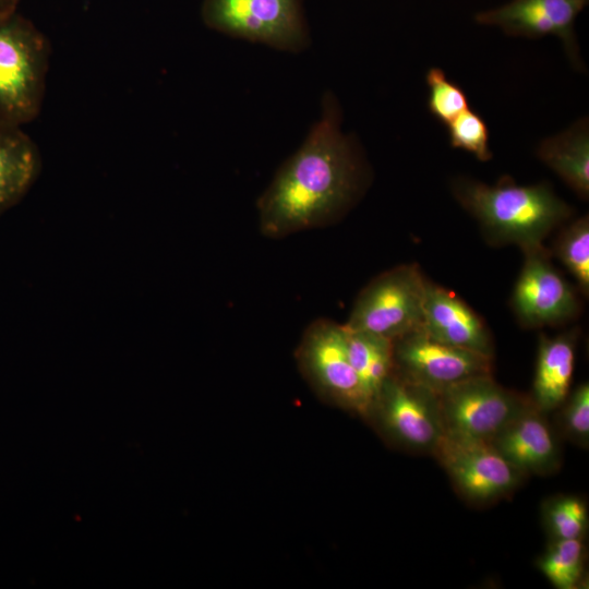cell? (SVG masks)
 <instances>
[{"label":"cell","instance_id":"obj_23","mask_svg":"<svg viewBox=\"0 0 589 589\" xmlns=\"http://www.w3.org/2000/svg\"><path fill=\"white\" fill-rule=\"evenodd\" d=\"M446 125L452 147L467 151L480 161H489L492 158L489 129L478 112L468 108Z\"/></svg>","mask_w":589,"mask_h":589},{"label":"cell","instance_id":"obj_5","mask_svg":"<svg viewBox=\"0 0 589 589\" xmlns=\"http://www.w3.org/2000/svg\"><path fill=\"white\" fill-rule=\"evenodd\" d=\"M202 17L214 31L277 50L296 53L310 44L299 0H204Z\"/></svg>","mask_w":589,"mask_h":589},{"label":"cell","instance_id":"obj_20","mask_svg":"<svg viewBox=\"0 0 589 589\" xmlns=\"http://www.w3.org/2000/svg\"><path fill=\"white\" fill-rule=\"evenodd\" d=\"M588 506L578 495L560 494L542 506V519L551 540L585 539L588 529Z\"/></svg>","mask_w":589,"mask_h":589},{"label":"cell","instance_id":"obj_16","mask_svg":"<svg viewBox=\"0 0 589 589\" xmlns=\"http://www.w3.org/2000/svg\"><path fill=\"white\" fill-rule=\"evenodd\" d=\"M40 154L21 128L0 124V215L16 205L40 172Z\"/></svg>","mask_w":589,"mask_h":589},{"label":"cell","instance_id":"obj_7","mask_svg":"<svg viewBox=\"0 0 589 589\" xmlns=\"http://www.w3.org/2000/svg\"><path fill=\"white\" fill-rule=\"evenodd\" d=\"M366 416H373L384 435L408 452L432 454L444 434L436 392L395 371Z\"/></svg>","mask_w":589,"mask_h":589},{"label":"cell","instance_id":"obj_15","mask_svg":"<svg viewBox=\"0 0 589 589\" xmlns=\"http://www.w3.org/2000/svg\"><path fill=\"white\" fill-rule=\"evenodd\" d=\"M575 329L554 337L541 335L532 383V404L543 413L557 410L567 398L576 362Z\"/></svg>","mask_w":589,"mask_h":589},{"label":"cell","instance_id":"obj_4","mask_svg":"<svg viewBox=\"0 0 589 589\" xmlns=\"http://www.w3.org/2000/svg\"><path fill=\"white\" fill-rule=\"evenodd\" d=\"M425 281L416 264L380 274L360 291L345 326L392 341L420 329Z\"/></svg>","mask_w":589,"mask_h":589},{"label":"cell","instance_id":"obj_6","mask_svg":"<svg viewBox=\"0 0 589 589\" xmlns=\"http://www.w3.org/2000/svg\"><path fill=\"white\" fill-rule=\"evenodd\" d=\"M432 455L457 493L478 506L512 495L526 477L484 440L444 432Z\"/></svg>","mask_w":589,"mask_h":589},{"label":"cell","instance_id":"obj_1","mask_svg":"<svg viewBox=\"0 0 589 589\" xmlns=\"http://www.w3.org/2000/svg\"><path fill=\"white\" fill-rule=\"evenodd\" d=\"M340 123L339 104L327 92L320 119L257 200L260 230L267 238L330 225L363 193L366 166L354 139L341 131Z\"/></svg>","mask_w":589,"mask_h":589},{"label":"cell","instance_id":"obj_18","mask_svg":"<svg viewBox=\"0 0 589 589\" xmlns=\"http://www.w3.org/2000/svg\"><path fill=\"white\" fill-rule=\"evenodd\" d=\"M344 327L349 360L371 406L384 382L394 372L393 341L366 332L350 329L345 324Z\"/></svg>","mask_w":589,"mask_h":589},{"label":"cell","instance_id":"obj_17","mask_svg":"<svg viewBox=\"0 0 589 589\" xmlns=\"http://www.w3.org/2000/svg\"><path fill=\"white\" fill-rule=\"evenodd\" d=\"M537 155L580 199L589 196V124L581 118L564 132L543 140Z\"/></svg>","mask_w":589,"mask_h":589},{"label":"cell","instance_id":"obj_3","mask_svg":"<svg viewBox=\"0 0 589 589\" xmlns=\"http://www.w3.org/2000/svg\"><path fill=\"white\" fill-rule=\"evenodd\" d=\"M50 46L26 17L0 11V124L21 128L39 113Z\"/></svg>","mask_w":589,"mask_h":589},{"label":"cell","instance_id":"obj_2","mask_svg":"<svg viewBox=\"0 0 589 589\" xmlns=\"http://www.w3.org/2000/svg\"><path fill=\"white\" fill-rule=\"evenodd\" d=\"M453 192L478 220L490 243L516 244L522 251L541 245L573 214V208L546 182L519 185L503 176L489 185L459 178L453 183Z\"/></svg>","mask_w":589,"mask_h":589},{"label":"cell","instance_id":"obj_22","mask_svg":"<svg viewBox=\"0 0 589 589\" xmlns=\"http://www.w3.org/2000/svg\"><path fill=\"white\" fill-rule=\"evenodd\" d=\"M429 87L428 109L443 124L449 123L469 108L464 89L447 79L438 68H431L425 75Z\"/></svg>","mask_w":589,"mask_h":589},{"label":"cell","instance_id":"obj_14","mask_svg":"<svg viewBox=\"0 0 589 589\" xmlns=\"http://www.w3.org/2000/svg\"><path fill=\"white\" fill-rule=\"evenodd\" d=\"M420 329L443 344L494 356L492 335L484 321L454 292L428 279Z\"/></svg>","mask_w":589,"mask_h":589},{"label":"cell","instance_id":"obj_21","mask_svg":"<svg viewBox=\"0 0 589 589\" xmlns=\"http://www.w3.org/2000/svg\"><path fill=\"white\" fill-rule=\"evenodd\" d=\"M554 254L577 283L578 290L589 293V218L582 216L560 232Z\"/></svg>","mask_w":589,"mask_h":589},{"label":"cell","instance_id":"obj_8","mask_svg":"<svg viewBox=\"0 0 589 589\" xmlns=\"http://www.w3.org/2000/svg\"><path fill=\"white\" fill-rule=\"evenodd\" d=\"M436 394L444 432L484 441L531 404L529 396L502 386L492 374L466 378Z\"/></svg>","mask_w":589,"mask_h":589},{"label":"cell","instance_id":"obj_12","mask_svg":"<svg viewBox=\"0 0 589 589\" xmlns=\"http://www.w3.org/2000/svg\"><path fill=\"white\" fill-rule=\"evenodd\" d=\"M589 0H512L488 11L478 12L474 21L481 25L500 27L510 36L540 38L557 36L576 69L582 70L575 22Z\"/></svg>","mask_w":589,"mask_h":589},{"label":"cell","instance_id":"obj_9","mask_svg":"<svg viewBox=\"0 0 589 589\" xmlns=\"http://www.w3.org/2000/svg\"><path fill=\"white\" fill-rule=\"evenodd\" d=\"M297 357L320 393L349 410L368 414L370 400L349 360L344 324L313 321L304 330Z\"/></svg>","mask_w":589,"mask_h":589},{"label":"cell","instance_id":"obj_24","mask_svg":"<svg viewBox=\"0 0 589 589\" xmlns=\"http://www.w3.org/2000/svg\"><path fill=\"white\" fill-rule=\"evenodd\" d=\"M561 430L574 444L588 447L589 444V385L581 383L560 407ZM558 408V409H560Z\"/></svg>","mask_w":589,"mask_h":589},{"label":"cell","instance_id":"obj_10","mask_svg":"<svg viewBox=\"0 0 589 589\" xmlns=\"http://www.w3.org/2000/svg\"><path fill=\"white\" fill-rule=\"evenodd\" d=\"M512 296L518 322L528 328L564 324L579 312L574 287L558 273L543 244L527 249Z\"/></svg>","mask_w":589,"mask_h":589},{"label":"cell","instance_id":"obj_26","mask_svg":"<svg viewBox=\"0 0 589 589\" xmlns=\"http://www.w3.org/2000/svg\"><path fill=\"white\" fill-rule=\"evenodd\" d=\"M10 1H11V4L13 5V8L16 9L17 3L20 2V0H10Z\"/></svg>","mask_w":589,"mask_h":589},{"label":"cell","instance_id":"obj_11","mask_svg":"<svg viewBox=\"0 0 589 589\" xmlns=\"http://www.w3.org/2000/svg\"><path fill=\"white\" fill-rule=\"evenodd\" d=\"M393 346L394 371L435 392L472 376L492 374L493 358L443 344L422 329L395 339Z\"/></svg>","mask_w":589,"mask_h":589},{"label":"cell","instance_id":"obj_19","mask_svg":"<svg viewBox=\"0 0 589 589\" xmlns=\"http://www.w3.org/2000/svg\"><path fill=\"white\" fill-rule=\"evenodd\" d=\"M585 539L551 540L537 566L557 589H578L585 584Z\"/></svg>","mask_w":589,"mask_h":589},{"label":"cell","instance_id":"obj_25","mask_svg":"<svg viewBox=\"0 0 589 589\" xmlns=\"http://www.w3.org/2000/svg\"><path fill=\"white\" fill-rule=\"evenodd\" d=\"M12 10H16V9L13 8L10 0H0V11H12Z\"/></svg>","mask_w":589,"mask_h":589},{"label":"cell","instance_id":"obj_13","mask_svg":"<svg viewBox=\"0 0 589 589\" xmlns=\"http://www.w3.org/2000/svg\"><path fill=\"white\" fill-rule=\"evenodd\" d=\"M489 442L524 476H548L561 466L555 432L532 401Z\"/></svg>","mask_w":589,"mask_h":589}]
</instances>
